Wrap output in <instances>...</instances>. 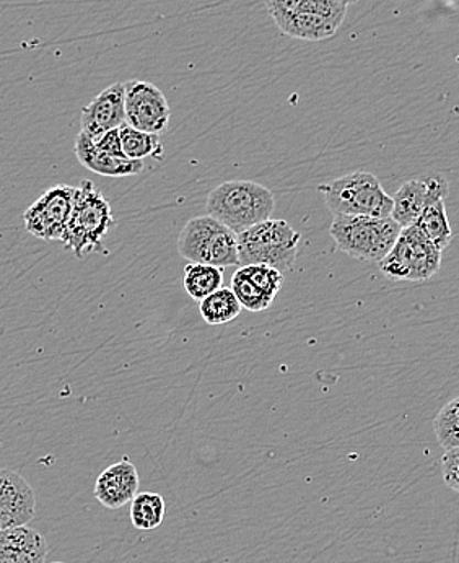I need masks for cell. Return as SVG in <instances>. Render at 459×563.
Segmentation results:
<instances>
[{
    "label": "cell",
    "instance_id": "6da1fadb",
    "mask_svg": "<svg viewBox=\"0 0 459 563\" xmlns=\"http://www.w3.org/2000/svg\"><path fill=\"white\" fill-rule=\"evenodd\" d=\"M207 216L214 217L234 235L269 220L275 210L271 189L260 183L233 179L217 186L207 196Z\"/></svg>",
    "mask_w": 459,
    "mask_h": 563
},
{
    "label": "cell",
    "instance_id": "7a4b0ae2",
    "mask_svg": "<svg viewBox=\"0 0 459 563\" xmlns=\"http://www.w3.org/2000/svg\"><path fill=\"white\" fill-rule=\"evenodd\" d=\"M114 225L113 210L108 199L95 188L94 183L81 181L74 199L73 213L61 242L81 260L85 254L105 253L103 239Z\"/></svg>",
    "mask_w": 459,
    "mask_h": 563
},
{
    "label": "cell",
    "instance_id": "3957f363",
    "mask_svg": "<svg viewBox=\"0 0 459 563\" xmlns=\"http://www.w3.org/2000/svg\"><path fill=\"white\" fill-rule=\"evenodd\" d=\"M302 235L285 220L269 219L237 235L238 266H269L278 273L294 269Z\"/></svg>",
    "mask_w": 459,
    "mask_h": 563
},
{
    "label": "cell",
    "instance_id": "277c9868",
    "mask_svg": "<svg viewBox=\"0 0 459 563\" xmlns=\"http://www.w3.org/2000/svg\"><path fill=\"white\" fill-rule=\"evenodd\" d=\"M403 227L391 217L335 216L329 235L347 256L380 263L396 243Z\"/></svg>",
    "mask_w": 459,
    "mask_h": 563
},
{
    "label": "cell",
    "instance_id": "5b68a950",
    "mask_svg": "<svg viewBox=\"0 0 459 563\" xmlns=\"http://www.w3.org/2000/svg\"><path fill=\"white\" fill-rule=\"evenodd\" d=\"M318 191L335 216L390 217L393 209V199L372 173H349L319 185Z\"/></svg>",
    "mask_w": 459,
    "mask_h": 563
},
{
    "label": "cell",
    "instance_id": "8992f818",
    "mask_svg": "<svg viewBox=\"0 0 459 563\" xmlns=\"http://www.w3.org/2000/svg\"><path fill=\"white\" fill-rule=\"evenodd\" d=\"M178 253L193 264L238 267L237 235L210 216L194 217L179 233Z\"/></svg>",
    "mask_w": 459,
    "mask_h": 563
},
{
    "label": "cell",
    "instance_id": "52a82bcc",
    "mask_svg": "<svg viewBox=\"0 0 459 563\" xmlns=\"http://www.w3.org/2000/svg\"><path fill=\"white\" fill-rule=\"evenodd\" d=\"M441 251L416 225L401 230L390 253L380 261V271L394 280L424 282L440 269Z\"/></svg>",
    "mask_w": 459,
    "mask_h": 563
},
{
    "label": "cell",
    "instance_id": "ba28073f",
    "mask_svg": "<svg viewBox=\"0 0 459 563\" xmlns=\"http://www.w3.org/2000/svg\"><path fill=\"white\" fill-rule=\"evenodd\" d=\"M77 188L57 185L23 212L26 232L43 242H54L63 236L73 213Z\"/></svg>",
    "mask_w": 459,
    "mask_h": 563
},
{
    "label": "cell",
    "instance_id": "9c48e42d",
    "mask_svg": "<svg viewBox=\"0 0 459 563\" xmlns=\"http://www.w3.org/2000/svg\"><path fill=\"white\" fill-rule=\"evenodd\" d=\"M124 113L125 124L155 135L166 131L172 117L163 91L151 81L144 80L125 81Z\"/></svg>",
    "mask_w": 459,
    "mask_h": 563
},
{
    "label": "cell",
    "instance_id": "30bf717a",
    "mask_svg": "<svg viewBox=\"0 0 459 563\" xmlns=\"http://www.w3.org/2000/svg\"><path fill=\"white\" fill-rule=\"evenodd\" d=\"M450 192V185L444 175L431 173V175L419 176V178L411 179L404 183L393 199V209H391V219L397 225H414L419 219L422 210L428 203L445 201Z\"/></svg>",
    "mask_w": 459,
    "mask_h": 563
},
{
    "label": "cell",
    "instance_id": "8fae6325",
    "mask_svg": "<svg viewBox=\"0 0 459 563\" xmlns=\"http://www.w3.org/2000/svg\"><path fill=\"white\" fill-rule=\"evenodd\" d=\"M36 514L32 485L15 471L0 470V531L29 525Z\"/></svg>",
    "mask_w": 459,
    "mask_h": 563
},
{
    "label": "cell",
    "instance_id": "7c38bea8",
    "mask_svg": "<svg viewBox=\"0 0 459 563\" xmlns=\"http://www.w3.org/2000/svg\"><path fill=\"white\" fill-rule=\"evenodd\" d=\"M81 132L97 141L105 132L125 124L124 84H114L101 91L81 110Z\"/></svg>",
    "mask_w": 459,
    "mask_h": 563
},
{
    "label": "cell",
    "instance_id": "4fadbf2b",
    "mask_svg": "<svg viewBox=\"0 0 459 563\" xmlns=\"http://www.w3.org/2000/svg\"><path fill=\"white\" fill-rule=\"evenodd\" d=\"M141 479L138 467L124 457L119 463L111 464L98 476L95 483V497L108 510H119L131 504L139 494Z\"/></svg>",
    "mask_w": 459,
    "mask_h": 563
},
{
    "label": "cell",
    "instance_id": "5bb4252c",
    "mask_svg": "<svg viewBox=\"0 0 459 563\" xmlns=\"http://www.w3.org/2000/svg\"><path fill=\"white\" fill-rule=\"evenodd\" d=\"M46 539L29 526L0 531V563H46Z\"/></svg>",
    "mask_w": 459,
    "mask_h": 563
},
{
    "label": "cell",
    "instance_id": "9a60e30c",
    "mask_svg": "<svg viewBox=\"0 0 459 563\" xmlns=\"http://www.w3.org/2000/svg\"><path fill=\"white\" fill-rule=\"evenodd\" d=\"M76 155L78 162L97 173L100 176H108V178H124V176H134L142 173L144 169V162L129 161V158H116L105 152L98 151L95 147L94 141L87 134L80 131L76 139Z\"/></svg>",
    "mask_w": 459,
    "mask_h": 563
},
{
    "label": "cell",
    "instance_id": "2e32d148",
    "mask_svg": "<svg viewBox=\"0 0 459 563\" xmlns=\"http://www.w3.org/2000/svg\"><path fill=\"white\" fill-rule=\"evenodd\" d=\"M417 229L430 240L438 250L444 251L450 246L453 239V230H451L450 220H448L445 201L428 203L414 223Z\"/></svg>",
    "mask_w": 459,
    "mask_h": 563
},
{
    "label": "cell",
    "instance_id": "e0dca14e",
    "mask_svg": "<svg viewBox=\"0 0 459 563\" xmlns=\"http://www.w3.org/2000/svg\"><path fill=\"white\" fill-rule=\"evenodd\" d=\"M241 305L238 303L231 288L220 287L209 297L199 301V313L209 325L227 324L241 313Z\"/></svg>",
    "mask_w": 459,
    "mask_h": 563
},
{
    "label": "cell",
    "instance_id": "ac0fdd59",
    "mask_svg": "<svg viewBox=\"0 0 459 563\" xmlns=\"http://www.w3.org/2000/svg\"><path fill=\"white\" fill-rule=\"evenodd\" d=\"M165 498L153 492H141L131 500V523L139 531H152L165 520Z\"/></svg>",
    "mask_w": 459,
    "mask_h": 563
},
{
    "label": "cell",
    "instance_id": "d6986e66",
    "mask_svg": "<svg viewBox=\"0 0 459 563\" xmlns=\"http://www.w3.org/2000/svg\"><path fill=\"white\" fill-rule=\"evenodd\" d=\"M186 294L199 303L204 298L209 297L214 291L223 287V271L216 266L206 264H188L183 277Z\"/></svg>",
    "mask_w": 459,
    "mask_h": 563
},
{
    "label": "cell",
    "instance_id": "ffe728a7",
    "mask_svg": "<svg viewBox=\"0 0 459 563\" xmlns=\"http://www.w3.org/2000/svg\"><path fill=\"white\" fill-rule=\"evenodd\" d=\"M119 139H121L122 154L129 161L144 162V158H160L163 155L160 135L147 134L131 125L122 124L119 128Z\"/></svg>",
    "mask_w": 459,
    "mask_h": 563
},
{
    "label": "cell",
    "instance_id": "44dd1931",
    "mask_svg": "<svg viewBox=\"0 0 459 563\" xmlns=\"http://www.w3.org/2000/svg\"><path fill=\"white\" fill-rule=\"evenodd\" d=\"M231 291H233L241 308L253 311V313L266 311L272 305L271 298H269L263 290H260L253 282L248 279V277L241 273V269L234 271L233 277H231Z\"/></svg>",
    "mask_w": 459,
    "mask_h": 563
},
{
    "label": "cell",
    "instance_id": "7402d4cb",
    "mask_svg": "<svg viewBox=\"0 0 459 563\" xmlns=\"http://www.w3.org/2000/svg\"><path fill=\"white\" fill-rule=\"evenodd\" d=\"M435 437L444 450L459 448V399H451L435 417Z\"/></svg>",
    "mask_w": 459,
    "mask_h": 563
},
{
    "label": "cell",
    "instance_id": "603a6c76",
    "mask_svg": "<svg viewBox=\"0 0 459 563\" xmlns=\"http://www.w3.org/2000/svg\"><path fill=\"white\" fill-rule=\"evenodd\" d=\"M241 273L248 277L260 290L271 298L272 301L277 297L281 291L282 284H284V276L277 269H272L269 266H261V264H253V266H240Z\"/></svg>",
    "mask_w": 459,
    "mask_h": 563
},
{
    "label": "cell",
    "instance_id": "cb8c5ba5",
    "mask_svg": "<svg viewBox=\"0 0 459 563\" xmlns=\"http://www.w3.org/2000/svg\"><path fill=\"white\" fill-rule=\"evenodd\" d=\"M459 448L445 450L441 456V474H444L445 484L453 492H459Z\"/></svg>",
    "mask_w": 459,
    "mask_h": 563
},
{
    "label": "cell",
    "instance_id": "d4e9b609",
    "mask_svg": "<svg viewBox=\"0 0 459 563\" xmlns=\"http://www.w3.org/2000/svg\"><path fill=\"white\" fill-rule=\"evenodd\" d=\"M94 144L98 151L105 152V154L111 155V157L125 158L124 154H122L121 139H119V129L105 132V134L100 135L97 141H94Z\"/></svg>",
    "mask_w": 459,
    "mask_h": 563
},
{
    "label": "cell",
    "instance_id": "484cf974",
    "mask_svg": "<svg viewBox=\"0 0 459 563\" xmlns=\"http://www.w3.org/2000/svg\"><path fill=\"white\" fill-rule=\"evenodd\" d=\"M341 2H345L346 5H350V3H357L359 0H341Z\"/></svg>",
    "mask_w": 459,
    "mask_h": 563
},
{
    "label": "cell",
    "instance_id": "4316f807",
    "mask_svg": "<svg viewBox=\"0 0 459 563\" xmlns=\"http://www.w3.org/2000/svg\"><path fill=\"white\" fill-rule=\"evenodd\" d=\"M54 563H64V562H54Z\"/></svg>",
    "mask_w": 459,
    "mask_h": 563
}]
</instances>
